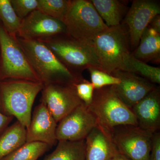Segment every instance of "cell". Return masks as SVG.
<instances>
[{
	"label": "cell",
	"instance_id": "6da1fadb",
	"mask_svg": "<svg viewBox=\"0 0 160 160\" xmlns=\"http://www.w3.org/2000/svg\"><path fill=\"white\" fill-rule=\"evenodd\" d=\"M42 82L24 80L0 81V111L8 116L16 118L28 128L36 98L42 91Z\"/></svg>",
	"mask_w": 160,
	"mask_h": 160
},
{
	"label": "cell",
	"instance_id": "7a4b0ae2",
	"mask_svg": "<svg viewBox=\"0 0 160 160\" xmlns=\"http://www.w3.org/2000/svg\"><path fill=\"white\" fill-rule=\"evenodd\" d=\"M58 60L76 77L85 69H100L99 63L92 44L75 39L66 33L40 40Z\"/></svg>",
	"mask_w": 160,
	"mask_h": 160
},
{
	"label": "cell",
	"instance_id": "3957f363",
	"mask_svg": "<svg viewBox=\"0 0 160 160\" xmlns=\"http://www.w3.org/2000/svg\"><path fill=\"white\" fill-rule=\"evenodd\" d=\"M89 110L96 119L98 125L112 131L119 126H138L132 109L118 96L112 86L95 89Z\"/></svg>",
	"mask_w": 160,
	"mask_h": 160
},
{
	"label": "cell",
	"instance_id": "277c9868",
	"mask_svg": "<svg viewBox=\"0 0 160 160\" xmlns=\"http://www.w3.org/2000/svg\"><path fill=\"white\" fill-rule=\"evenodd\" d=\"M17 41L44 85L59 82H72L82 77H76L72 74L42 42L18 37Z\"/></svg>",
	"mask_w": 160,
	"mask_h": 160
},
{
	"label": "cell",
	"instance_id": "5b68a950",
	"mask_svg": "<svg viewBox=\"0 0 160 160\" xmlns=\"http://www.w3.org/2000/svg\"><path fill=\"white\" fill-rule=\"evenodd\" d=\"M62 22L66 33L75 39L92 44L107 27L90 1L70 0Z\"/></svg>",
	"mask_w": 160,
	"mask_h": 160
},
{
	"label": "cell",
	"instance_id": "8992f818",
	"mask_svg": "<svg viewBox=\"0 0 160 160\" xmlns=\"http://www.w3.org/2000/svg\"><path fill=\"white\" fill-rule=\"evenodd\" d=\"M92 44L100 70L109 74L120 70L124 58L130 52L128 29L122 24L109 27L95 38Z\"/></svg>",
	"mask_w": 160,
	"mask_h": 160
},
{
	"label": "cell",
	"instance_id": "52a82bcc",
	"mask_svg": "<svg viewBox=\"0 0 160 160\" xmlns=\"http://www.w3.org/2000/svg\"><path fill=\"white\" fill-rule=\"evenodd\" d=\"M0 81L24 80L41 82L33 70L17 38L12 37L0 22Z\"/></svg>",
	"mask_w": 160,
	"mask_h": 160
},
{
	"label": "cell",
	"instance_id": "ba28073f",
	"mask_svg": "<svg viewBox=\"0 0 160 160\" xmlns=\"http://www.w3.org/2000/svg\"><path fill=\"white\" fill-rule=\"evenodd\" d=\"M111 133L120 153L131 160H149L153 134L133 126H118Z\"/></svg>",
	"mask_w": 160,
	"mask_h": 160
},
{
	"label": "cell",
	"instance_id": "9c48e42d",
	"mask_svg": "<svg viewBox=\"0 0 160 160\" xmlns=\"http://www.w3.org/2000/svg\"><path fill=\"white\" fill-rule=\"evenodd\" d=\"M73 82H59L44 85L41 102L58 123L73 109L83 103L77 94Z\"/></svg>",
	"mask_w": 160,
	"mask_h": 160
},
{
	"label": "cell",
	"instance_id": "30bf717a",
	"mask_svg": "<svg viewBox=\"0 0 160 160\" xmlns=\"http://www.w3.org/2000/svg\"><path fill=\"white\" fill-rule=\"evenodd\" d=\"M98 125L88 106L82 103L63 118L56 129L58 141L84 140Z\"/></svg>",
	"mask_w": 160,
	"mask_h": 160
},
{
	"label": "cell",
	"instance_id": "8fae6325",
	"mask_svg": "<svg viewBox=\"0 0 160 160\" xmlns=\"http://www.w3.org/2000/svg\"><path fill=\"white\" fill-rule=\"evenodd\" d=\"M160 13V6L157 2L151 0H135L132 2L125 19L132 48L137 47L151 20Z\"/></svg>",
	"mask_w": 160,
	"mask_h": 160
},
{
	"label": "cell",
	"instance_id": "7c38bea8",
	"mask_svg": "<svg viewBox=\"0 0 160 160\" xmlns=\"http://www.w3.org/2000/svg\"><path fill=\"white\" fill-rule=\"evenodd\" d=\"M65 33L66 27L62 22L36 9L22 20L17 37L40 41Z\"/></svg>",
	"mask_w": 160,
	"mask_h": 160
},
{
	"label": "cell",
	"instance_id": "4fadbf2b",
	"mask_svg": "<svg viewBox=\"0 0 160 160\" xmlns=\"http://www.w3.org/2000/svg\"><path fill=\"white\" fill-rule=\"evenodd\" d=\"M111 75L120 81L118 85L112 86L114 91L131 109L155 88L148 80L131 72L117 70Z\"/></svg>",
	"mask_w": 160,
	"mask_h": 160
},
{
	"label": "cell",
	"instance_id": "5bb4252c",
	"mask_svg": "<svg viewBox=\"0 0 160 160\" xmlns=\"http://www.w3.org/2000/svg\"><path fill=\"white\" fill-rule=\"evenodd\" d=\"M57 125L45 103L41 102L34 108L26 129V142H41L52 146L58 141Z\"/></svg>",
	"mask_w": 160,
	"mask_h": 160
},
{
	"label": "cell",
	"instance_id": "9a60e30c",
	"mask_svg": "<svg viewBox=\"0 0 160 160\" xmlns=\"http://www.w3.org/2000/svg\"><path fill=\"white\" fill-rule=\"evenodd\" d=\"M138 126L153 134L160 127V91L155 88L132 108Z\"/></svg>",
	"mask_w": 160,
	"mask_h": 160
},
{
	"label": "cell",
	"instance_id": "2e32d148",
	"mask_svg": "<svg viewBox=\"0 0 160 160\" xmlns=\"http://www.w3.org/2000/svg\"><path fill=\"white\" fill-rule=\"evenodd\" d=\"M86 160H109L118 151L111 132L97 125L85 139Z\"/></svg>",
	"mask_w": 160,
	"mask_h": 160
},
{
	"label": "cell",
	"instance_id": "e0dca14e",
	"mask_svg": "<svg viewBox=\"0 0 160 160\" xmlns=\"http://www.w3.org/2000/svg\"><path fill=\"white\" fill-rule=\"evenodd\" d=\"M132 54L136 58L143 62L158 61L160 33L148 26L143 32L137 47Z\"/></svg>",
	"mask_w": 160,
	"mask_h": 160
},
{
	"label": "cell",
	"instance_id": "ac0fdd59",
	"mask_svg": "<svg viewBox=\"0 0 160 160\" xmlns=\"http://www.w3.org/2000/svg\"><path fill=\"white\" fill-rule=\"evenodd\" d=\"M95 9L108 27L121 25L129 9L122 2L118 0H92Z\"/></svg>",
	"mask_w": 160,
	"mask_h": 160
},
{
	"label": "cell",
	"instance_id": "d6986e66",
	"mask_svg": "<svg viewBox=\"0 0 160 160\" xmlns=\"http://www.w3.org/2000/svg\"><path fill=\"white\" fill-rule=\"evenodd\" d=\"M26 142V129L17 121L0 135V160Z\"/></svg>",
	"mask_w": 160,
	"mask_h": 160
},
{
	"label": "cell",
	"instance_id": "ffe728a7",
	"mask_svg": "<svg viewBox=\"0 0 160 160\" xmlns=\"http://www.w3.org/2000/svg\"><path fill=\"white\" fill-rule=\"evenodd\" d=\"M55 149L44 160H86V141H58Z\"/></svg>",
	"mask_w": 160,
	"mask_h": 160
},
{
	"label": "cell",
	"instance_id": "44dd1931",
	"mask_svg": "<svg viewBox=\"0 0 160 160\" xmlns=\"http://www.w3.org/2000/svg\"><path fill=\"white\" fill-rule=\"evenodd\" d=\"M120 70L140 75L152 83H160V68L150 66L136 58L130 52L124 58Z\"/></svg>",
	"mask_w": 160,
	"mask_h": 160
},
{
	"label": "cell",
	"instance_id": "7402d4cb",
	"mask_svg": "<svg viewBox=\"0 0 160 160\" xmlns=\"http://www.w3.org/2000/svg\"><path fill=\"white\" fill-rule=\"evenodd\" d=\"M51 147L41 142H26L1 160H37Z\"/></svg>",
	"mask_w": 160,
	"mask_h": 160
},
{
	"label": "cell",
	"instance_id": "603a6c76",
	"mask_svg": "<svg viewBox=\"0 0 160 160\" xmlns=\"http://www.w3.org/2000/svg\"><path fill=\"white\" fill-rule=\"evenodd\" d=\"M21 22L22 20L13 10L10 0H0V22L12 37L17 38Z\"/></svg>",
	"mask_w": 160,
	"mask_h": 160
},
{
	"label": "cell",
	"instance_id": "cb8c5ba5",
	"mask_svg": "<svg viewBox=\"0 0 160 160\" xmlns=\"http://www.w3.org/2000/svg\"><path fill=\"white\" fill-rule=\"evenodd\" d=\"M70 0H38L37 10L46 15L62 22Z\"/></svg>",
	"mask_w": 160,
	"mask_h": 160
},
{
	"label": "cell",
	"instance_id": "d4e9b609",
	"mask_svg": "<svg viewBox=\"0 0 160 160\" xmlns=\"http://www.w3.org/2000/svg\"><path fill=\"white\" fill-rule=\"evenodd\" d=\"M91 77V83L94 89H98L106 86L117 85L120 83L118 78L106 73L100 69L90 68L88 69Z\"/></svg>",
	"mask_w": 160,
	"mask_h": 160
},
{
	"label": "cell",
	"instance_id": "484cf974",
	"mask_svg": "<svg viewBox=\"0 0 160 160\" xmlns=\"http://www.w3.org/2000/svg\"><path fill=\"white\" fill-rule=\"evenodd\" d=\"M73 85L80 100L86 106H89L93 99L95 90L91 82L87 81L82 77L73 82Z\"/></svg>",
	"mask_w": 160,
	"mask_h": 160
},
{
	"label": "cell",
	"instance_id": "4316f807",
	"mask_svg": "<svg viewBox=\"0 0 160 160\" xmlns=\"http://www.w3.org/2000/svg\"><path fill=\"white\" fill-rule=\"evenodd\" d=\"M10 2L16 14L21 20L37 9L38 0H10Z\"/></svg>",
	"mask_w": 160,
	"mask_h": 160
},
{
	"label": "cell",
	"instance_id": "83f0119b",
	"mask_svg": "<svg viewBox=\"0 0 160 160\" xmlns=\"http://www.w3.org/2000/svg\"><path fill=\"white\" fill-rule=\"evenodd\" d=\"M149 160H160V133L158 131L152 135Z\"/></svg>",
	"mask_w": 160,
	"mask_h": 160
},
{
	"label": "cell",
	"instance_id": "f1b7e54d",
	"mask_svg": "<svg viewBox=\"0 0 160 160\" xmlns=\"http://www.w3.org/2000/svg\"><path fill=\"white\" fill-rule=\"evenodd\" d=\"M13 118L3 114L0 111V135L8 128L9 123L12 121Z\"/></svg>",
	"mask_w": 160,
	"mask_h": 160
},
{
	"label": "cell",
	"instance_id": "f546056e",
	"mask_svg": "<svg viewBox=\"0 0 160 160\" xmlns=\"http://www.w3.org/2000/svg\"><path fill=\"white\" fill-rule=\"evenodd\" d=\"M149 26L156 31L160 33V15L155 16L149 23Z\"/></svg>",
	"mask_w": 160,
	"mask_h": 160
},
{
	"label": "cell",
	"instance_id": "4dcf8cb0",
	"mask_svg": "<svg viewBox=\"0 0 160 160\" xmlns=\"http://www.w3.org/2000/svg\"><path fill=\"white\" fill-rule=\"evenodd\" d=\"M109 160H131L126 157L125 156L121 154L120 152H118L117 154H116L114 157H113Z\"/></svg>",
	"mask_w": 160,
	"mask_h": 160
},
{
	"label": "cell",
	"instance_id": "1f68e13d",
	"mask_svg": "<svg viewBox=\"0 0 160 160\" xmlns=\"http://www.w3.org/2000/svg\"><path fill=\"white\" fill-rule=\"evenodd\" d=\"M0 66H1V58H0Z\"/></svg>",
	"mask_w": 160,
	"mask_h": 160
}]
</instances>
